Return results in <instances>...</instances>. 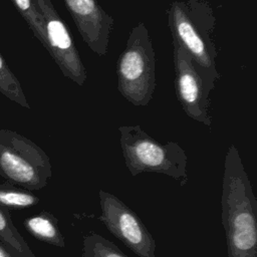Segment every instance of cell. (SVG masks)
I'll list each match as a JSON object with an SVG mask.
<instances>
[{"label": "cell", "instance_id": "1", "mask_svg": "<svg viewBox=\"0 0 257 257\" xmlns=\"http://www.w3.org/2000/svg\"><path fill=\"white\" fill-rule=\"evenodd\" d=\"M221 219L228 257H257V201L234 145L225 156Z\"/></svg>", "mask_w": 257, "mask_h": 257}, {"label": "cell", "instance_id": "2", "mask_svg": "<svg viewBox=\"0 0 257 257\" xmlns=\"http://www.w3.org/2000/svg\"><path fill=\"white\" fill-rule=\"evenodd\" d=\"M118 132L124 164L133 177L157 173L174 179L180 186L188 183V157L177 142L161 144L140 124H122Z\"/></svg>", "mask_w": 257, "mask_h": 257}, {"label": "cell", "instance_id": "3", "mask_svg": "<svg viewBox=\"0 0 257 257\" xmlns=\"http://www.w3.org/2000/svg\"><path fill=\"white\" fill-rule=\"evenodd\" d=\"M172 39L177 40L201 67L216 70L218 55L213 41L216 17L205 0H176L167 10Z\"/></svg>", "mask_w": 257, "mask_h": 257}, {"label": "cell", "instance_id": "4", "mask_svg": "<svg viewBox=\"0 0 257 257\" xmlns=\"http://www.w3.org/2000/svg\"><path fill=\"white\" fill-rule=\"evenodd\" d=\"M117 90L136 106H146L156 89V57L145 22L128 33L126 45L116 61Z\"/></svg>", "mask_w": 257, "mask_h": 257}, {"label": "cell", "instance_id": "5", "mask_svg": "<svg viewBox=\"0 0 257 257\" xmlns=\"http://www.w3.org/2000/svg\"><path fill=\"white\" fill-rule=\"evenodd\" d=\"M0 176L31 192L47 186L52 168L46 153L34 142L3 128L0 130Z\"/></svg>", "mask_w": 257, "mask_h": 257}, {"label": "cell", "instance_id": "6", "mask_svg": "<svg viewBox=\"0 0 257 257\" xmlns=\"http://www.w3.org/2000/svg\"><path fill=\"white\" fill-rule=\"evenodd\" d=\"M173 59L175 67V91L177 98L192 119L206 126L212 125L210 114V92L220 78L218 69L209 70L199 66L190 53L173 39Z\"/></svg>", "mask_w": 257, "mask_h": 257}, {"label": "cell", "instance_id": "7", "mask_svg": "<svg viewBox=\"0 0 257 257\" xmlns=\"http://www.w3.org/2000/svg\"><path fill=\"white\" fill-rule=\"evenodd\" d=\"M100 222L139 257H156V242L140 217L120 199L99 190Z\"/></svg>", "mask_w": 257, "mask_h": 257}, {"label": "cell", "instance_id": "8", "mask_svg": "<svg viewBox=\"0 0 257 257\" xmlns=\"http://www.w3.org/2000/svg\"><path fill=\"white\" fill-rule=\"evenodd\" d=\"M33 3L43 20L46 50L65 77L77 85H83L87 78L86 70L67 25L51 0H33Z\"/></svg>", "mask_w": 257, "mask_h": 257}, {"label": "cell", "instance_id": "9", "mask_svg": "<svg viewBox=\"0 0 257 257\" xmlns=\"http://www.w3.org/2000/svg\"><path fill=\"white\" fill-rule=\"evenodd\" d=\"M78 33L88 48L99 56L107 52L114 20L97 0H63Z\"/></svg>", "mask_w": 257, "mask_h": 257}, {"label": "cell", "instance_id": "10", "mask_svg": "<svg viewBox=\"0 0 257 257\" xmlns=\"http://www.w3.org/2000/svg\"><path fill=\"white\" fill-rule=\"evenodd\" d=\"M26 230L36 239L47 244L64 248V238L58 228L57 219L49 212H41L24 221Z\"/></svg>", "mask_w": 257, "mask_h": 257}, {"label": "cell", "instance_id": "11", "mask_svg": "<svg viewBox=\"0 0 257 257\" xmlns=\"http://www.w3.org/2000/svg\"><path fill=\"white\" fill-rule=\"evenodd\" d=\"M0 241L24 257H35L16 229L8 209L0 205Z\"/></svg>", "mask_w": 257, "mask_h": 257}, {"label": "cell", "instance_id": "12", "mask_svg": "<svg viewBox=\"0 0 257 257\" xmlns=\"http://www.w3.org/2000/svg\"><path fill=\"white\" fill-rule=\"evenodd\" d=\"M0 92L15 103L30 108L21 84L0 53Z\"/></svg>", "mask_w": 257, "mask_h": 257}, {"label": "cell", "instance_id": "13", "mask_svg": "<svg viewBox=\"0 0 257 257\" xmlns=\"http://www.w3.org/2000/svg\"><path fill=\"white\" fill-rule=\"evenodd\" d=\"M39 203V198L30 191L10 183L0 185V205L6 209H24Z\"/></svg>", "mask_w": 257, "mask_h": 257}, {"label": "cell", "instance_id": "14", "mask_svg": "<svg viewBox=\"0 0 257 257\" xmlns=\"http://www.w3.org/2000/svg\"><path fill=\"white\" fill-rule=\"evenodd\" d=\"M82 257H127L113 242L91 233L83 237Z\"/></svg>", "mask_w": 257, "mask_h": 257}, {"label": "cell", "instance_id": "15", "mask_svg": "<svg viewBox=\"0 0 257 257\" xmlns=\"http://www.w3.org/2000/svg\"><path fill=\"white\" fill-rule=\"evenodd\" d=\"M18 12L21 14L28 27L32 31L33 35L38 39V41L47 48V41L43 26V20L38 13L33 0H12Z\"/></svg>", "mask_w": 257, "mask_h": 257}, {"label": "cell", "instance_id": "16", "mask_svg": "<svg viewBox=\"0 0 257 257\" xmlns=\"http://www.w3.org/2000/svg\"><path fill=\"white\" fill-rule=\"evenodd\" d=\"M0 257H24L0 241Z\"/></svg>", "mask_w": 257, "mask_h": 257}]
</instances>
